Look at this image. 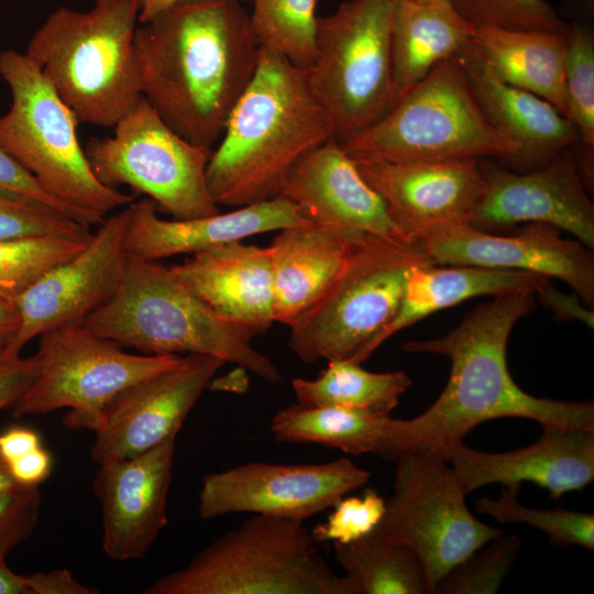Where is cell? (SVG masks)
Listing matches in <instances>:
<instances>
[{
    "instance_id": "obj_1",
    "label": "cell",
    "mask_w": 594,
    "mask_h": 594,
    "mask_svg": "<svg viewBox=\"0 0 594 594\" xmlns=\"http://www.w3.org/2000/svg\"><path fill=\"white\" fill-rule=\"evenodd\" d=\"M142 96L180 136L213 147L260 56L238 0L178 3L134 37Z\"/></svg>"
},
{
    "instance_id": "obj_2",
    "label": "cell",
    "mask_w": 594,
    "mask_h": 594,
    "mask_svg": "<svg viewBox=\"0 0 594 594\" xmlns=\"http://www.w3.org/2000/svg\"><path fill=\"white\" fill-rule=\"evenodd\" d=\"M535 308V294L494 297L471 310L447 334L402 345L410 353H435L451 362L448 382L435 403L411 419H400L399 457L409 451L442 454L482 422L524 418L542 427L594 430L593 402L540 398L513 380L506 348L516 322Z\"/></svg>"
},
{
    "instance_id": "obj_3",
    "label": "cell",
    "mask_w": 594,
    "mask_h": 594,
    "mask_svg": "<svg viewBox=\"0 0 594 594\" xmlns=\"http://www.w3.org/2000/svg\"><path fill=\"white\" fill-rule=\"evenodd\" d=\"M330 139V119L305 69L260 48L255 73L212 150L208 190L219 206L233 208L275 198L294 164Z\"/></svg>"
},
{
    "instance_id": "obj_4",
    "label": "cell",
    "mask_w": 594,
    "mask_h": 594,
    "mask_svg": "<svg viewBox=\"0 0 594 594\" xmlns=\"http://www.w3.org/2000/svg\"><path fill=\"white\" fill-rule=\"evenodd\" d=\"M139 14V0H95L87 11L61 7L31 36L25 54L79 124L113 129L142 97Z\"/></svg>"
},
{
    "instance_id": "obj_5",
    "label": "cell",
    "mask_w": 594,
    "mask_h": 594,
    "mask_svg": "<svg viewBox=\"0 0 594 594\" xmlns=\"http://www.w3.org/2000/svg\"><path fill=\"white\" fill-rule=\"evenodd\" d=\"M95 333L145 354H202L276 383L278 367L251 338L219 317L156 261L129 255L114 294L82 322Z\"/></svg>"
},
{
    "instance_id": "obj_6",
    "label": "cell",
    "mask_w": 594,
    "mask_h": 594,
    "mask_svg": "<svg viewBox=\"0 0 594 594\" xmlns=\"http://www.w3.org/2000/svg\"><path fill=\"white\" fill-rule=\"evenodd\" d=\"M0 76L11 92L10 107L0 116V147L47 194L89 227L136 199L97 179L79 143L75 114L25 53L1 51Z\"/></svg>"
},
{
    "instance_id": "obj_7",
    "label": "cell",
    "mask_w": 594,
    "mask_h": 594,
    "mask_svg": "<svg viewBox=\"0 0 594 594\" xmlns=\"http://www.w3.org/2000/svg\"><path fill=\"white\" fill-rule=\"evenodd\" d=\"M304 521L252 514L144 594H355Z\"/></svg>"
},
{
    "instance_id": "obj_8",
    "label": "cell",
    "mask_w": 594,
    "mask_h": 594,
    "mask_svg": "<svg viewBox=\"0 0 594 594\" xmlns=\"http://www.w3.org/2000/svg\"><path fill=\"white\" fill-rule=\"evenodd\" d=\"M355 162H446L496 157L517 144L490 121L454 56L437 64L378 121L340 143Z\"/></svg>"
},
{
    "instance_id": "obj_9",
    "label": "cell",
    "mask_w": 594,
    "mask_h": 594,
    "mask_svg": "<svg viewBox=\"0 0 594 594\" xmlns=\"http://www.w3.org/2000/svg\"><path fill=\"white\" fill-rule=\"evenodd\" d=\"M433 264L419 243L366 234L350 245L339 274L290 326L288 344L304 363L359 359L395 317L410 272Z\"/></svg>"
},
{
    "instance_id": "obj_10",
    "label": "cell",
    "mask_w": 594,
    "mask_h": 594,
    "mask_svg": "<svg viewBox=\"0 0 594 594\" xmlns=\"http://www.w3.org/2000/svg\"><path fill=\"white\" fill-rule=\"evenodd\" d=\"M397 0H349L318 16L317 53L305 69L342 143L367 129L396 103L392 26Z\"/></svg>"
},
{
    "instance_id": "obj_11",
    "label": "cell",
    "mask_w": 594,
    "mask_h": 594,
    "mask_svg": "<svg viewBox=\"0 0 594 594\" xmlns=\"http://www.w3.org/2000/svg\"><path fill=\"white\" fill-rule=\"evenodd\" d=\"M84 150L101 184L127 185L174 219L221 212L206 179L213 148L180 136L143 96L114 125L111 136L90 138Z\"/></svg>"
},
{
    "instance_id": "obj_12",
    "label": "cell",
    "mask_w": 594,
    "mask_h": 594,
    "mask_svg": "<svg viewBox=\"0 0 594 594\" xmlns=\"http://www.w3.org/2000/svg\"><path fill=\"white\" fill-rule=\"evenodd\" d=\"M40 371L12 406V415L46 414L68 408L67 428L96 431L107 405L122 391L178 365L185 355L132 354L84 323L40 336Z\"/></svg>"
},
{
    "instance_id": "obj_13",
    "label": "cell",
    "mask_w": 594,
    "mask_h": 594,
    "mask_svg": "<svg viewBox=\"0 0 594 594\" xmlns=\"http://www.w3.org/2000/svg\"><path fill=\"white\" fill-rule=\"evenodd\" d=\"M393 495L376 531L419 559L430 593L438 580L503 530L477 520L448 461L409 451L395 460Z\"/></svg>"
},
{
    "instance_id": "obj_14",
    "label": "cell",
    "mask_w": 594,
    "mask_h": 594,
    "mask_svg": "<svg viewBox=\"0 0 594 594\" xmlns=\"http://www.w3.org/2000/svg\"><path fill=\"white\" fill-rule=\"evenodd\" d=\"M370 479L369 471L346 458L326 463H244L204 476L198 514L204 519L250 513L305 521Z\"/></svg>"
},
{
    "instance_id": "obj_15",
    "label": "cell",
    "mask_w": 594,
    "mask_h": 594,
    "mask_svg": "<svg viewBox=\"0 0 594 594\" xmlns=\"http://www.w3.org/2000/svg\"><path fill=\"white\" fill-rule=\"evenodd\" d=\"M130 207L105 218L88 244L44 273L14 299L21 326L4 356L20 351L42 333L79 324L116 292L129 254L125 237Z\"/></svg>"
},
{
    "instance_id": "obj_16",
    "label": "cell",
    "mask_w": 594,
    "mask_h": 594,
    "mask_svg": "<svg viewBox=\"0 0 594 594\" xmlns=\"http://www.w3.org/2000/svg\"><path fill=\"white\" fill-rule=\"evenodd\" d=\"M485 190L470 224L481 231L544 223L594 250V204L572 148L544 166L516 172L480 161Z\"/></svg>"
},
{
    "instance_id": "obj_17",
    "label": "cell",
    "mask_w": 594,
    "mask_h": 594,
    "mask_svg": "<svg viewBox=\"0 0 594 594\" xmlns=\"http://www.w3.org/2000/svg\"><path fill=\"white\" fill-rule=\"evenodd\" d=\"M224 361L187 354L162 373L119 393L106 407L91 447L98 464L143 453L178 435Z\"/></svg>"
},
{
    "instance_id": "obj_18",
    "label": "cell",
    "mask_w": 594,
    "mask_h": 594,
    "mask_svg": "<svg viewBox=\"0 0 594 594\" xmlns=\"http://www.w3.org/2000/svg\"><path fill=\"white\" fill-rule=\"evenodd\" d=\"M356 165L385 201L397 229L417 243L455 226L470 224L485 190L480 160Z\"/></svg>"
},
{
    "instance_id": "obj_19",
    "label": "cell",
    "mask_w": 594,
    "mask_h": 594,
    "mask_svg": "<svg viewBox=\"0 0 594 594\" xmlns=\"http://www.w3.org/2000/svg\"><path fill=\"white\" fill-rule=\"evenodd\" d=\"M436 265H473L543 274L573 288L594 306V253L576 239L544 223H528L509 235L461 224L419 242Z\"/></svg>"
},
{
    "instance_id": "obj_20",
    "label": "cell",
    "mask_w": 594,
    "mask_h": 594,
    "mask_svg": "<svg viewBox=\"0 0 594 594\" xmlns=\"http://www.w3.org/2000/svg\"><path fill=\"white\" fill-rule=\"evenodd\" d=\"M279 196L295 204L307 219L334 230L350 245L366 234L417 243L397 229L383 198L334 139L314 147L294 164Z\"/></svg>"
},
{
    "instance_id": "obj_21",
    "label": "cell",
    "mask_w": 594,
    "mask_h": 594,
    "mask_svg": "<svg viewBox=\"0 0 594 594\" xmlns=\"http://www.w3.org/2000/svg\"><path fill=\"white\" fill-rule=\"evenodd\" d=\"M176 437L138 455L99 464L92 481L102 548L116 561L142 559L166 526Z\"/></svg>"
},
{
    "instance_id": "obj_22",
    "label": "cell",
    "mask_w": 594,
    "mask_h": 594,
    "mask_svg": "<svg viewBox=\"0 0 594 594\" xmlns=\"http://www.w3.org/2000/svg\"><path fill=\"white\" fill-rule=\"evenodd\" d=\"M442 458L466 495L490 484L521 486L530 482L558 499L594 480V430L546 426L540 438L525 448L490 453L460 442Z\"/></svg>"
},
{
    "instance_id": "obj_23",
    "label": "cell",
    "mask_w": 594,
    "mask_h": 594,
    "mask_svg": "<svg viewBox=\"0 0 594 594\" xmlns=\"http://www.w3.org/2000/svg\"><path fill=\"white\" fill-rule=\"evenodd\" d=\"M129 207L127 252L148 261L194 254L311 221L295 204L282 196L238 207L226 213L193 219H162L157 215L156 204L147 197L135 199Z\"/></svg>"
},
{
    "instance_id": "obj_24",
    "label": "cell",
    "mask_w": 594,
    "mask_h": 594,
    "mask_svg": "<svg viewBox=\"0 0 594 594\" xmlns=\"http://www.w3.org/2000/svg\"><path fill=\"white\" fill-rule=\"evenodd\" d=\"M219 317L251 339L275 322L270 249L233 241L169 266Z\"/></svg>"
},
{
    "instance_id": "obj_25",
    "label": "cell",
    "mask_w": 594,
    "mask_h": 594,
    "mask_svg": "<svg viewBox=\"0 0 594 594\" xmlns=\"http://www.w3.org/2000/svg\"><path fill=\"white\" fill-rule=\"evenodd\" d=\"M493 125L518 153L506 165L525 172L547 165L579 143L573 123L544 99L501 79L470 42L454 55Z\"/></svg>"
},
{
    "instance_id": "obj_26",
    "label": "cell",
    "mask_w": 594,
    "mask_h": 594,
    "mask_svg": "<svg viewBox=\"0 0 594 594\" xmlns=\"http://www.w3.org/2000/svg\"><path fill=\"white\" fill-rule=\"evenodd\" d=\"M550 280L543 274L504 268L436 264L417 266L407 278L395 317L367 345L359 363L367 360L392 336L436 311L477 296L496 297L524 292L536 294Z\"/></svg>"
},
{
    "instance_id": "obj_27",
    "label": "cell",
    "mask_w": 594,
    "mask_h": 594,
    "mask_svg": "<svg viewBox=\"0 0 594 594\" xmlns=\"http://www.w3.org/2000/svg\"><path fill=\"white\" fill-rule=\"evenodd\" d=\"M268 249L275 321L290 326L334 280L350 244L334 230L308 221L279 230Z\"/></svg>"
},
{
    "instance_id": "obj_28",
    "label": "cell",
    "mask_w": 594,
    "mask_h": 594,
    "mask_svg": "<svg viewBox=\"0 0 594 594\" xmlns=\"http://www.w3.org/2000/svg\"><path fill=\"white\" fill-rule=\"evenodd\" d=\"M471 43L501 79L544 99L568 118V32L480 26Z\"/></svg>"
},
{
    "instance_id": "obj_29",
    "label": "cell",
    "mask_w": 594,
    "mask_h": 594,
    "mask_svg": "<svg viewBox=\"0 0 594 594\" xmlns=\"http://www.w3.org/2000/svg\"><path fill=\"white\" fill-rule=\"evenodd\" d=\"M475 31L451 3L397 0L392 26L396 102L437 64L468 45Z\"/></svg>"
},
{
    "instance_id": "obj_30",
    "label": "cell",
    "mask_w": 594,
    "mask_h": 594,
    "mask_svg": "<svg viewBox=\"0 0 594 594\" xmlns=\"http://www.w3.org/2000/svg\"><path fill=\"white\" fill-rule=\"evenodd\" d=\"M271 432L279 442L316 443L352 455L373 453L394 462L399 455L400 419L384 413L295 404L273 416Z\"/></svg>"
},
{
    "instance_id": "obj_31",
    "label": "cell",
    "mask_w": 594,
    "mask_h": 594,
    "mask_svg": "<svg viewBox=\"0 0 594 594\" xmlns=\"http://www.w3.org/2000/svg\"><path fill=\"white\" fill-rule=\"evenodd\" d=\"M411 386L404 371L375 373L350 360L328 362L315 380L296 377L292 388L298 405L343 407L389 414Z\"/></svg>"
},
{
    "instance_id": "obj_32",
    "label": "cell",
    "mask_w": 594,
    "mask_h": 594,
    "mask_svg": "<svg viewBox=\"0 0 594 594\" xmlns=\"http://www.w3.org/2000/svg\"><path fill=\"white\" fill-rule=\"evenodd\" d=\"M333 546L343 576L355 594L430 593L417 556L376 530L355 541Z\"/></svg>"
},
{
    "instance_id": "obj_33",
    "label": "cell",
    "mask_w": 594,
    "mask_h": 594,
    "mask_svg": "<svg viewBox=\"0 0 594 594\" xmlns=\"http://www.w3.org/2000/svg\"><path fill=\"white\" fill-rule=\"evenodd\" d=\"M253 37L261 50L307 69L317 53L318 0H251Z\"/></svg>"
},
{
    "instance_id": "obj_34",
    "label": "cell",
    "mask_w": 594,
    "mask_h": 594,
    "mask_svg": "<svg viewBox=\"0 0 594 594\" xmlns=\"http://www.w3.org/2000/svg\"><path fill=\"white\" fill-rule=\"evenodd\" d=\"M565 85L568 119L579 133V143L572 148L586 188L594 183V35L590 23L569 24Z\"/></svg>"
},
{
    "instance_id": "obj_35",
    "label": "cell",
    "mask_w": 594,
    "mask_h": 594,
    "mask_svg": "<svg viewBox=\"0 0 594 594\" xmlns=\"http://www.w3.org/2000/svg\"><path fill=\"white\" fill-rule=\"evenodd\" d=\"M92 233L0 240V297L14 300L44 273L69 260Z\"/></svg>"
},
{
    "instance_id": "obj_36",
    "label": "cell",
    "mask_w": 594,
    "mask_h": 594,
    "mask_svg": "<svg viewBox=\"0 0 594 594\" xmlns=\"http://www.w3.org/2000/svg\"><path fill=\"white\" fill-rule=\"evenodd\" d=\"M519 488L505 486L495 499L483 496L476 501V509L502 524L520 522L540 529L556 547L594 549L593 513L526 507L517 501Z\"/></svg>"
},
{
    "instance_id": "obj_37",
    "label": "cell",
    "mask_w": 594,
    "mask_h": 594,
    "mask_svg": "<svg viewBox=\"0 0 594 594\" xmlns=\"http://www.w3.org/2000/svg\"><path fill=\"white\" fill-rule=\"evenodd\" d=\"M521 542L515 535L484 543L452 566L436 583L437 594H495L517 561Z\"/></svg>"
},
{
    "instance_id": "obj_38",
    "label": "cell",
    "mask_w": 594,
    "mask_h": 594,
    "mask_svg": "<svg viewBox=\"0 0 594 594\" xmlns=\"http://www.w3.org/2000/svg\"><path fill=\"white\" fill-rule=\"evenodd\" d=\"M451 4L475 28L568 32L570 24L546 0H451Z\"/></svg>"
},
{
    "instance_id": "obj_39",
    "label": "cell",
    "mask_w": 594,
    "mask_h": 594,
    "mask_svg": "<svg viewBox=\"0 0 594 594\" xmlns=\"http://www.w3.org/2000/svg\"><path fill=\"white\" fill-rule=\"evenodd\" d=\"M89 228L47 205L0 195V240L89 234Z\"/></svg>"
},
{
    "instance_id": "obj_40",
    "label": "cell",
    "mask_w": 594,
    "mask_h": 594,
    "mask_svg": "<svg viewBox=\"0 0 594 594\" xmlns=\"http://www.w3.org/2000/svg\"><path fill=\"white\" fill-rule=\"evenodd\" d=\"M385 504L386 501L371 488L363 496H343L332 506L326 521L316 525L310 534L316 542L355 541L376 529L384 515Z\"/></svg>"
},
{
    "instance_id": "obj_41",
    "label": "cell",
    "mask_w": 594,
    "mask_h": 594,
    "mask_svg": "<svg viewBox=\"0 0 594 594\" xmlns=\"http://www.w3.org/2000/svg\"><path fill=\"white\" fill-rule=\"evenodd\" d=\"M40 486L18 485L0 492V561L33 532L40 519Z\"/></svg>"
},
{
    "instance_id": "obj_42",
    "label": "cell",
    "mask_w": 594,
    "mask_h": 594,
    "mask_svg": "<svg viewBox=\"0 0 594 594\" xmlns=\"http://www.w3.org/2000/svg\"><path fill=\"white\" fill-rule=\"evenodd\" d=\"M0 195L47 205L85 224L74 210L47 194L36 179L1 147Z\"/></svg>"
},
{
    "instance_id": "obj_43",
    "label": "cell",
    "mask_w": 594,
    "mask_h": 594,
    "mask_svg": "<svg viewBox=\"0 0 594 594\" xmlns=\"http://www.w3.org/2000/svg\"><path fill=\"white\" fill-rule=\"evenodd\" d=\"M40 371L36 354L0 359V410L12 407L33 384Z\"/></svg>"
},
{
    "instance_id": "obj_44",
    "label": "cell",
    "mask_w": 594,
    "mask_h": 594,
    "mask_svg": "<svg viewBox=\"0 0 594 594\" xmlns=\"http://www.w3.org/2000/svg\"><path fill=\"white\" fill-rule=\"evenodd\" d=\"M29 594H96L99 591L82 584L66 570L35 572L24 575Z\"/></svg>"
},
{
    "instance_id": "obj_45",
    "label": "cell",
    "mask_w": 594,
    "mask_h": 594,
    "mask_svg": "<svg viewBox=\"0 0 594 594\" xmlns=\"http://www.w3.org/2000/svg\"><path fill=\"white\" fill-rule=\"evenodd\" d=\"M535 295L539 301L547 308L551 309L558 320H580L588 328L593 329L594 312L593 308L581 304V298L576 295H565L557 290L551 280L547 283Z\"/></svg>"
},
{
    "instance_id": "obj_46",
    "label": "cell",
    "mask_w": 594,
    "mask_h": 594,
    "mask_svg": "<svg viewBox=\"0 0 594 594\" xmlns=\"http://www.w3.org/2000/svg\"><path fill=\"white\" fill-rule=\"evenodd\" d=\"M7 465L18 485L40 486L51 475L52 457L43 447H38Z\"/></svg>"
},
{
    "instance_id": "obj_47",
    "label": "cell",
    "mask_w": 594,
    "mask_h": 594,
    "mask_svg": "<svg viewBox=\"0 0 594 594\" xmlns=\"http://www.w3.org/2000/svg\"><path fill=\"white\" fill-rule=\"evenodd\" d=\"M42 447L41 438L32 429L13 427L0 435V457L6 463Z\"/></svg>"
},
{
    "instance_id": "obj_48",
    "label": "cell",
    "mask_w": 594,
    "mask_h": 594,
    "mask_svg": "<svg viewBox=\"0 0 594 594\" xmlns=\"http://www.w3.org/2000/svg\"><path fill=\"white\" fill-rule=\"evenodd\" d=\"M21 326V317L14 300L0 297V359L3 358Z\"/></svg>"
},
{
    "instance_id": "obj_49",
    "label": "cell",
    "mask_w": 594,
    "mask_h": 594,
    "mask_svg": "<svg viewBox=\"0 0 594 594\" xmlns=\"http://www.w3.org/2000/svg\"><path fill=\"white\" fill-rule=\"evenodd\" d=\"M0 594H29L24 575L14 573L6 561H0Z\"/></svg>"
},
{
    "instance_id": "obj_50",
    "label": "cell",
    "mask_w": 594,
    "mask_h": 594,
    "mask_svg": "<svg viewBox=\"0 0 594 594\" xmlns=\"http://www.w3.org/2000/svg\"><path fill=\"white\" fill-rule=\"evenodd\" d=\"M191 1V0H139L140 2V14L139 23H145L163 11L178 4L182 2ZM238 1H248V0H238Z\"/></svg>"
},
{
    "instance_id": "obj_51",
    "label": "cell",
    "mask_w": 594,
    "mask_h": 594,
    "mask_svg": "<svg viewBox=\"0 0 594 594\" xmlns=\"http://www.w3.org/2000/svg\"><path fill=\"white\" fill-rule=\"evenodd\" d=\"M573 20L590 23L594 14V0H561Z\"/></svg>"
},
{
    "instance_id": "obj_52",
    "label": "cell",
    "mask_w": 594,
    "mask_h": 594,
    "mask_svg": "<svg viewBox=\"0 0 594 594\" xmlns=\"http://www.w3.org/2000/svg\"><path fill=\"white\" fill-rule=\"evenodd\" d=\"M14 486H18V484L12 479L7 463L0 457V492L9 490Z\"/></svg>"
},
{
    "instance_id": "obj_53",
    "label": "cell",
    "mask_w": 594,
    "mask_h": 594,
    "mask_svg": "<svg viewBox=\"0 0 594 594\" xmlns=\"http://www.w3.org/2000/svg\"><path fill=\"white\" fill-rule=\"evenodd\" d=\"M419 2H432V3H451V0H416Z\"/></svg>"
}]
</instances>
